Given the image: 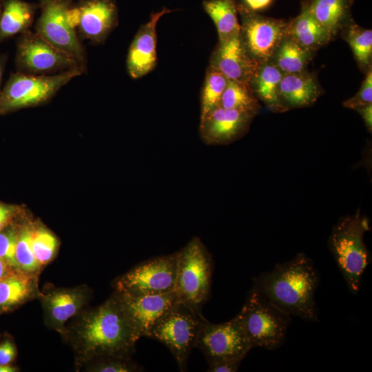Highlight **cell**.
I'll use <instances>...</instances> for the list:
<instances>
[{
  "instance_id": "obj_18",
  "label": "cell",
  "mask_w": 372,
  "mask_h": 372,
  "mask_svg": "<svg viewBox=\"0 0 372 372\" xmlns=\"http://www.w3.org/2000/svg\"><path fill=\"white\" fill-rule=\"evenodd\" d=\"M320 94L316 79L306 71L284 74L279 85L280 99L287 110L310 106Z\"/></svg>"
},
{
  "instance_id": "obj_41",
  "label": "cell",
  "mask_w": 372,
  "mask_h": 372,
  "mask_svg": "<svg viewBox=\"0 0 372 372\" xmlns=\"http://www.w3.org/2000/svg\"><path fill=\"white\" fill-rule=\"evenodd\" d=\"M8 267L9 266L0 258V279L9 274Z\"/></svg>"
},
{
  "instance_id": "obj_11",
  "label": "cell",
  "mask_w": 372,
  "mask_h": 372,
  "mask_svg": "<svg viewBox=\"0 0 372 372\" xmlns=\"http://www.w3.org/2000/svg\"><path fill=\"white\" fill-rule=\"evenodd\" d=\"M240 35L252 59L260 65L269 62L287 35L288 21L264 17L237 4Z\"/></svg>"
},
{
  "instance_id": "obj_20",
  "label": "cell",
  "mask_w": 372,
  "mask_h": 372,
  "mask_svg": "<svg viewBox=\"0 0 372 372\" xmlns=\"http://www.w3.org/2000/svg\"><path fill=\"white\" fill-rule=\"evenodd\" d=\"M283 73L271 61L260 65L249 85L258 100L275 112L286 111L279 96V85Z\"/></svg>"
},
{
  "instance_id": "obj_27",
  "label": "cell",
  "mask_w": 372,
  "mask_h": 372,
  "mask_svg": "<svg viewBox=\"0 0 372 372\" xmlns=\"http://www.w3.org/2000/svg\"><path fill=\"white\" fill-rule=\"evenodd\" d=\"M249 84L228 80L221 96L219 106L227 109H236L257 114L260 105Z\"/></svg>"
},
{
  "instance_id": "obj_12",
  "label": "cell",
  "mask_w": 372,
  "mask_h": 372,
  "mask_svg": "<svg viewBox=\"0 0 372 372\" xmlns=\"http://www.w3.org/2000/svg\"><path fill=\"white\" fill-rule=\"evenodd\" d=\"M195 347L201 351L208 364L224 359L243 360L252 349L238 315L220 324L205 319Z\"/></svg>"
},
{
  "instance_id": "obj_42",
  "label": "cell",
  "mask_w": 372,
  "mask_h": 372,
  "mask_svg": "<svg viewBox=\"0 0 372 372\" xmlns=\"http://www.w3.org/2000/svg\"><path fill=\"white\" fill-rule=\"evenodd\" d=\"M15 371L14 367L10 366L8 365H1L0 364V372H13Z\"/></svg>"
},
{
  "instance_id": "obj_29",
  "label": "cell",
  "mask_w": 372,
  "mask_h": 372,
  "mask_svg": "<svg viewBox=\"0 0 372 372\" xmlns=\"http://www.w3.org/2000/svg\"><path fill=\"white\" fill-rule=\"evenodd\" d=\"M228 79L219 71L209 65L201 92L200 119L219 105Z\"/></svg>"
},
{
  "instance_id": "obj_17",
  "label": "cell",
  "mask_w": 372,
  "mask_h": 372,
  "mask_svg": "<svg viewBox=\"0 0 372 372\" xmlns=\"http://www.w3.org/2000/svg\"><path fill=\"white\" fill-rule=\"evenodd\" d=\"M172 11L164 8L152 13L149 20L138 29L130 46L126 61L127 72L132 78H141L154 68L157 61L156 25L163 15Z\"/></svg>"
},
{
  "instance_id": "obj_33",
  "label": "cell",
  "mask_w": 372,
  "mask_h": 372,
  "mask_svg": "<svg viewBox=\"0 0 372 372\" xmlns=\"http://www.w3.org/2000/svg\"><path fill=\"white\" fill-rule=\"evenodd\" d=\"M18 236L14 229L0 231V258L9 267L19 268L15 256Z\"/></svg>"
},
{
  "instance_id": "obj_38",
  "label": "cell",
  "mask_w": 372,
  "mask_h": 372,
  "mask_svg": "<svg viewBox=\"0 0 372 372\" xmlns=\"http://www.w3.org/2000/svg\"><path fill=\"white\" fill-rule=\"evenodd\" d=\"M243 5L249 10L257 12L268 8L273 0H242Z\"/></svg>"
},
{
  "instance_id": "obj_10",
  "label": "cell",
  "mask_w": 372,
  "mask_h": 372,
  "mask_svg": "<svg viewBox=\"0 0 372 372\" xmlns=\"http://www.w3.org/2000/svg\"><path fill=\"white\" fill-rule=\"evenodd\" d=\"M15 63L17 72L27 74L50 75L76 68L85 71L71 56L30 30L18 39Z\"/></svg>"
},
{
  "instance_id": "obj_36",
  "label": "cell",
  "mask_w": 372,
  "mask_h": 372,
  "mask_svg": "<svg viewBox=\"0 0 372 372\" xmlns=\"http://www.w3.org/2000/svg\"><path fill=\"white\" fill-rule=\"evenodd\" d=\"M15 355L16 349L10 341L6 340L0 345V364L8 365L14 359Z\"/></svg>"
},
{
  "instance_id": "obj_24",
  "label": "cell",
  "mask_w": 372,
  "mask_h": 372,
  "mask_svg": "<svg viewBox=\"0 0 372 372\" xmlns=\"http://www.w3.org/2000/svg\"><path fill=\"white\" fill-rule=\"evenodd\" d=\"M203 6L216 25L218 41L240 32L236 0H205Z\"/></svg>"
},
{
  "instance_id": "obj_22",
  "label": "cell",
  "mask_w": 372,
  "mask_h": 372,
  "mask_svg": "<svg viewBox=\"0 0 372 372\" xmlns=\"http://www.w3.org/2000/svg\"><path fill=\"white\" fill-rule=\"evenodd\" d=\"M38 8V5L23 0H3L0 41L29 30Z\"/></svg>"
},
{
  "instance_id": "obj_4",
  "label": "cell",
  "mask_w": 372,
  "mask_h": 372,
  "mask_svg": "<svg viewBox=\"0 0 372 372\" xmlns=\"http://www.w3.org/2000/svg\"><path fill=\"white\" fill-rule=\"evenodd\" d=\"M212 256L198 236L177 251V271L174 291L178 301L200 316L211 293Z\"/></svg>"
},
{
  "instance_id": "obj_26",
  "label": "cell",
  "mask_w": 372,
  "mask_h": 372,
  "mask_svg": "<svg viewBox=\"0 0 372 372\" xmlns=\"http://www.w3.org/2000/svg\"><path fill=\"white\" fill-rule=\"evenodd\" d=\"M33 292L30 278L21 274H8L0 279V309H9L22 303Z\"/></svg>"
},
{
  "instance_id": "obj_9",
  "label": "cell",
  "mask_w": 372,
  "mask_h": 372,
  "mask_svg": "<svg viewBox=\"0 0 372 372\" xmlns=\"http://www.w3.org/2000/svg\"><path fill=\"white\" fill-rule=\"evenodd\" d=\"M177 251L146 260L117 278L116 291L132 296L156 295L174 291Z\"/></svg>"
},
{
  "instance_id": "obj_3",
  "label": "cell",
  "mask_w": 372,
  "mask_h": 372,
  "mask_svg": "<svg viewBox=\"0 0 372 372\" xmlns=\"http://www.w3.org/2000/svg\"><path fill=\"white\" fill-rule=\"evenodd\" d=\"M370 229L369 219L359 212L340 218L332 229L329 245L350 292L358 294L362 277L370 262L364 242Z\"/></svg>"
},
{
  "instance_id": "obj_5",
  "label": "cell",
  "mask_w": 372,
  "mask_h": 372,
  "mask_svg": "<svg viewBox=\"0 0 372 372\" xmlns=\"http://www.w3.org/2000/svg\"><path fill=\"white\" fill-rule=\"evenodd\" d=\"M251 348L275 350L285 341L291 316L251 289L237 314Z\"/></svg>"
},
{
  "instance_id": "obj_40",
  "label": "cell",
  "mask_w": 372,
  "mask_h": 372,
  "mask_svg": "<svg viewBox=\"0 0 372 372\" xmlns=\"http://www.w3.org/2000/svg\"><path fill=\"white\" fill-rule=\"evenodd\" d=\"M6 59L7 58L5 55H0V94L1 92V83H2V79L3 76Z\"/></svg>"
},
{
  "instance_id": "obj_23",
  "label": "cell",
  "mask_w": 372,
  "mask_h": 372,
  "mask_svg": "<svg viewBox=\"0 0 372 372\" xmlns=\"http://www.w3.org/2000/svg\"><path fill=\"white\" fill-rule=\"evenodd\" d=\"M85 291L81 289L57 290L43 298V302L50 320L56 326H61L74 316L85 302Z\"/></svg>"
},
{
  "instance_id": "obj_21",
  "label": "cell",
  "mask_w": 372,
  "mask_h": 372,
  "mask_svg": "<svg viewBox=\"0 0 372 372\" xmlns=\"http://www.w3.org/2000/svg\"><path fill=\"white\" fill-rule=\"evenodd\" d=\"M287 36L313 52L332 39L329 32L304 5L300 14L288 21Z\"/></svg>"
},
{
  "instance_id": "obj_13",
  "label": "cell",
  "mask_w": 372,
  "mask_h": 372,
  "mask_svg": "<svg viewBox=\"0 0 372 372\" xmlns=\"http://www.w3.org/2000/svg\"><path fill=\"white\" fill-rule=\"evenodd\" d=\"M256 114L217 106L200 121L199 133L207 145H227L243 136Z\"/></svg>"
},
{
  "instance_id": "obj_30",
  "label": "cell",
  "mask_w": 372,
  "mask_h": 372,
  "mask_svg": "<svg viewBox=\"0 0 372 372\" xmlns=\"http://www.w3.org/2000/svg\"><path fill=\"white\" fill-rule=\"evenodd\" d=\"M31 245L34 257L41 266L47 264L54 258L58 247V240L45 229H32Z\"/></svg>"
},
{
  "instance_id": "obj_39",
  "label": "cell",
  "mask_w": 372,
  "mask_h": 372,
  "mask_svg": "<svg viewBox=\"0 0 372 372\" xmlns=\"http://www.w3.org/2000/svg\"><path fill=\"white\" fill-rule=\"evenodd\" d=\"M362 116L367 130L371 132L372 130V103L369 104L355 110Z\"/></svg>"
},
{
  "instance_id": "obj_32",
  "label": "cell",
  "mask_w": 372,
  "mask_h": 372,
  "mask_svg": "<svg viewBox=\"0 0 372 372\" xmlns=\"http://www.w3.org/2000/svg\"><path fill=\"white\" fill-rule=\"evenodd\" d=\"M99 361L92 368L94 371L100 372H129L141 371V367L132 362L130 358H122L113 355L97 357Z\"/></svg>"
},
{
  "instance_id": "obj_15",
  "label": "cell",
  "mask_w": 372,
  "mask_h": 372,
  "mask_svg": "<svg viewBox=\"0 0 372 372\" xmlns=\"http://www.w3.org/2000/svg\"><path fill=\"white\" fill-rule=\"evenodd\" d=\"M115 293L138 338L146 337L152 326L178 302L174 291L142 296Z\"/></svg>"
},
{
  "instance_id": "obj_34",
  "label": "cell",
  "mask_w": 372,
  "mask_h": 372,
  "mask_svg": "<svg viewBox=\"0 0 372 372\" xmlns=\"http://www.w3.org/2000/svg\"><path fill=\"white\" fill-rule=\"evenodd\" d=\"M359 91L351 98L343 103L345 107L355 110L360 107L372 103V70L366 72Z\"/></svg>"
},
{
  "instance_id": "obj_7",
  "label": "cell",
  "mask_w": 372,
  "mask_h": 372,
  "mask_svg": "<svg viewBox=\"0 0 372 372\" xmlns=\"http://www.w3.org/2000/svg\"><path fill=\"white\" fill-rule=\"evenodd\" d=\"M41 14L35 32L85 69L86 58L76 34L78 10L72 0H39Z\"/></svg>"
},
{
  "instance_id": "obj_6",
  "label": "cell",
  "mask_w": 372,
  "mask_h": 372,
  "mask_svg": "<svg viewBox=\"0 0 372 372\" xmlns=\"http://www.w3.org/2000/svg\"><path fill=\"white\" fill-rule=\"evenodd\" d=\"M206 319L186 304L177 302L149 329L146 337L166 346L180 371H187L189 354L203 320Z\"/></svg>"
},
{
  "instance_id": "obj_16",
  "label": "cell",
  "mask_w": 372,
  "mask_h": 372,
  "mask_svg": "<svg viewBox=\"0 0 372 372\" xmlns=\"http://www.w3.org/2000/svg\"><path fill=\"white\" fill-rule=\"evenodd\" d=\"M76 5L81 37L94 43L104 42L118 25L116 0H81Z\"/></svg>"
},
{
  "instance_id": "obj_43",
  "label": "cell",
  "mask_w": 372,
  "mask_h": 372,
  "mask_svg": "<svg viewBox=\"0 0 372 372\" xmlns=\"http://www.w3.org/2000/svg\"><path fill=\"white\" fill-rule=\"evenodd\" d=\"M2 8H3V0H0V15L2 11Z\"/></svg>"
},
{
  "instance_id": "obj_14",
  "label": "cell",
  "mask_w": 372,
  "mask_h": 372,
  "mask_svg": "<svg viewBox=\"0 0 372 372\" xmlns=\"http://www.w3.org/2000/svg\"><path fill=\"white\" fill-rule=\"evenodd\" d=\"M210 66L228 80L249 84L260 65L249 54L240 32L218 43L210 59Z\"/></svg>"
},
{
  "instance_id": "obj_2",
  "label": "cell",
  "mask_w": 372,
  "mask_h": 372,
  "mask_svg": "<svg viewBox=\"0 0 372 372\" xmlns=\"http://www.w3.org/2000/svg\"><path fill=\"white\" fill-rule=\"evenodd\" d=\"M72 338L79 353L88 360L102 355L130 358L139 339L116 293L81 318Z\"/></svg>"
},
{
  "instance_id": "obj_28",
  "label": "cell",
  "mask_w": 372,
  "mask_h": 372,
  "mask_svg": "<svg viewBox=\"0 0 372 372\" xmlns=\"http://www.w3.org/2000/svg\"><path fill=\"white\" fill-rule=\"evenodd\" d=\"M346 41L361 69L371 68L372 31L351 22L344 29Z\"/></svg>"
},
{
  "instance_id": "obj_1",
  "label": "cell",
  "mask_w": 372,
  "mask_h": 372,
  "mask_svg": "<svg viewBox=\"0 0 372 372\" xmlns=\"http://www.w3.org/2000/svg\"><path fill=\"white\" fill-rule=\"evenodd\" d=\"M320 274L311 258L300 253L254 278L251 289L279 309L307 322H318L315 293Z\"/></svg>"
},
{
  "instance_id": "obj_25",
  "label": "cell",
  "mask_w": 372,
  "mask_h": 372,
  "mask_svg": "<svg viewBox=\"0 0 372 372\" xmlns=\"http://www.w3.org/2000/svg\"><path fill=\"white\" fill-rule=\"evenodd\" d=\"M313 52L287 36L270 61L283 74L301 72L305 71Z\"/></svg>"
},
{
  "instance_id": "obj_31",
  "label": "cell",
  "mask_w": 372,
  "mask_h": 372,
  "mask_svg": "<svg viewBox=\"0 0 372 372\" xmlns=\"http://www.w3.org/2000/svg\"><path fill=\"white\" fill-rule=\"evenodd\" d=\"M30 227H24L19 231L16 247V260L19 268L28 272L36 271L40 267L32 251Z\"/></svg>"
},
{
  "instance_id": "obj_37",
  "label": "cell",
  "mask_w": 372,
  "mask_h": 372,
  "mask_svg": "<svg viewBox=\"0 0 372 372\" xmlns=\"http://www.w3.org/2000/svg\"><path fill=\"white\" fill-rule=\"evenodd\" d=\"M14 216V208L0 203V231L5 229Z\"/></svg>"
},
{
  "instance_id": "obj_19",
  "label": "cell",
  "mask_w": 372,
  "mask_h": 372,
  "mask_svg": "<svg viewBox=\"0 0 372 372\" xmlns=\"http://www.w3.org/2000/svg\"><path fill=\"white\" fill-rule=\"evenodd\" d=\"M352 0H310L303 5L333 39L353 21Z\"/></svg>"
},
{
  "instance_id": "obj_8",
  "label": "cell",
  "mask_w": 372,
  "mask_h": 372,
  "mask_svg": "<svg viewBox=\"0 0 372 372\" xmlns=\"http://www.w3.org/2000/svg\"><path fill=\"white\" fill-rule=\"evenodd\" d=\"M83 72L76 68L52 75L12 74L0 94V114L46 102Z\"/></svg>"
},
{
  "instance_id": "obj_35",
  "label": "cell",
  "mask_w": 372,
  "mask_h": 372,
  "mask_svg": "<svg viewBox=\"0 0 372 372\" xmlns=\"http://www.w3.org/2000/svg\"><path fill=\"white\" fill-rule=\"evenodd\" d=\"M242 359H224L212 362L209 364V372H235L237 371Z\"/></svg>"
}]
</instances>
